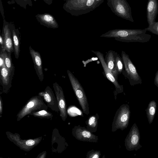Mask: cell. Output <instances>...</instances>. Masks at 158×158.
I'll use <instances>...</instances> for the list:
<instances>
[{"mask_svg":"<svg viewBox=\"0 0 158 158\" xmlns=\"http://www.w3.org/2000/svg\"><path fill=\"white\" fill-rule=\"evenodd\" d=\"M146 32L144 29H117L110 30L100 36L114 38L122 42L144 43L149 42L151 37Z\"/></svg>","mask_w":158,"mask_h":158,"instance_id":"1","label":"cell"},{"mask_svg":"<svg viewBox=\"0 0 158 158\" xmlns=\"http://www.w3.org/2000/svg\"><path fill=\"white\" fill-rule=\"evenodd\" d=\"M99 6L95 0H67L63 8L71 15L78 16L89 13Z\"/></svg>","mask_w":158,"mask_h":158,"instance_id":"2","label":"cell"},{"mask_svg":"<svg viewBox=\"0 0 158 158\" xmlns=\"http://www.w3.org/2000/svg\"><path fill=\"white\" fill-rule=\"evenodd\" d=\"M121 55L124 64V69L122 73L123 74L128 80L131 85L141 84L142 79L129 55L123 51H122Z\"/></svg>","mask_w":158,"mask_h":158,"instance_id":"3","label":"cell"},{"mask_svg":"<svg viewBox=\"0 0 158 158\" xmlns=\"http://www.w3.org/2000/svg\"><path fill=\"white\" fill-rule=\"evenodd\" d=\"M67 74L75 95L84 113L88 115L89 113L88 99L83 87L77 79L69 70Z\"/></svg>","mask_w":158,"mask_h":158,"instance_id":"4","label":"cell"},{"mask_svg":"<svg viewBox=\"0 0 158 158\" xmlns=\"http://www.w3.org/2000/svg\"><path fill=\"white\" fill-rule=\"evenodd\" d=\"M107 6L116 15L132 22L131 9L126 0H107Z\"/></svg>","mask_w":158,"mask_h":158,"instance_id":"5","label":"cell"},{"mask_svg":"<svg viewBox=\"0 0 158 158\" xmlns=\"http://www.w3.org/2000/svg\"><path fill=\"white\" fill-rule=\"evenodd\" d=\"M43 98L39 95L30 98L17 114V121H19L26 115L31 114L33 112L47 110L48 106L44 102Z\"/></svg>","mask_w":158,"mask_h":158,"instance_id":"6","label":"cell"},{"mask_svg":"<svg viewBox=\"0 0 158 158\" xmlns=\"http://www.w3.org/2000/svg\"><path fill=\"white\" fill-rule=\"evenodd\" d=\"M127 109L125 106L123 105L117 110L112 123V131H115L118 129L122 130L126 127L129 118Z\"/></svg>","mask_w":158,"mask_h":158,"instance_id":"7","label":"cell"},{"mask_svg":"<svg viewBox=\"0 0 158 158\" xmlns=\"http://www.w3.org/2000/svg\"><path fill=\"white\" fill-rule=\"evenodd\" d=\"M72 134L76 139L80 141L96 143L98 139V136L79 125L74 127L72 129Z\"/></svg>","mask_w":158,"mask_h":158,"instance_id":"8","label":"cell"},{"mask_svg":"<svg viewBox=\"0 0 158 158\" xmlns=\"http://www.w3.org/2000/svg\"><path fill=\"white\" fill-rule=\"evenodd\" d=\"M99 60L103 69L106 78L114 85L115 91L117 93H122L123 91V85H120L115 79L111 71L108 67L105 60L103 54L99 51L92 50Z\"/></svg>","mask_w":158,"mask_h":158,"instance_id":"9","label":"cell"},{"mask_svg":"<svg viewBox=\"0 0 158 158\" xmlns=\"http://www.w3.org/2000/svg\"><path fill=\"white\" fill-rule=\"evenodd\" d=\"M53 87L60 110V116L63 120L65 121L67 118V114L66 101L63 90L62 87L56 82L53 84Z\"/></svg>","mask_w":158,"mask_h":158,"instance_id":"10","label":"cell"},{"mask_svg":"<svg viewBox=\"0 0 158 158\" xmlns=\"http://www.w3.org/2000/svg\"><path fill=\"white\" fill-rule=\"evenodd\" d=\"M2 35L4 43V49L2 51H6L11 53L14 52V48L10 23L4 19Z\"/></svg>","mask_w":158,"mask_h":158,"instance_id":"11","label":"cell"},{"mask_svg":"<svg viewBox=\"0 0 158 158\" xmlns=\"http://www.w3.org/2000/svg\"><path fill=\"white\" fill-rule=\"evenodd\" d=\"M38 95L41 96L45 100L48 107L53 111L58 112L60 110L58 102L51 88L47 86L44 91L40 92Z\"/></svg>","mask_w":158,"mask_h":158,"instance_id":"12","label":"cell"},{"mask_svg":"<svg viewBox=\"0 0 158 158\" xmlns=\"http://www.w3.org/2000/svg\"><path fill=\"white\" fill-rule=\"evenodd\" d=\"M8 136L13 140L15 143L24 150H30L37 145L40 141L42 138H38L34 139L21 140L18 136L15 134L8 133Z\"/></svg>","mask_w":158,"mask_h":158,"instance_id":"13","label":"cell"},{"mask_svg":"<svg viewBox=\"0 0 158 158\" xmlns=\"http://www.w3.org/2000/svg\"><path fill=\"white\" fill-rule=\"evenodd\" d=\"M29 50L36 74L40 81H42L44 79V75L42 68V61L40 54L33 49L31 46H29Z\"/></svg>","mask_w":158,"mask_h":158,"instance_id":"14","label":"cell"},{"mask_svg":"<svg viewBox=\"0 0 158 158\" xmlns=\"http://www.w3.org/2000/svg\"><path fill=\"white\" fill-rule=\"evenodd\" d=\"M147 20L150 27L156 21L158 13V2L157 0H148L147 5Z\"/></svg>","mask_w":158,"mask_h":158,"instance_id":"15","label":"cell"},{"mask_svg":"<svg viewBox=\"0 0 158 158\" xmlns=\"http://www.w3.org/2000/svg\"><path fill=\"white\" fill-rule=\"evenodd\" d=\"M0 83L3 92L6 93L11 86L13 76L9 72L6 66L0 68Z\"/></svg>","mask_w":158,"mask_h":158,"instance_id":"16","label":"cell"},{"mask_svg":"<svg viewBox=\"0 0 158 158\" xmlns=\"http://www.w3.org/2000/svg\"><path fill=\"white\" fill-rule=\"evenodd\" d=\"M35 17L38 22L42 25L53 29L59 27L58 23L55 18L50 14H38Z\"/></svg>","mask_w":158,"mask_h":158,"instance_id":"17","label":"cell"},{"mask_svg":"<svg viewBox=\"0 0 158 158\" xmlns=\"http://www.w3.org/2000/svg\"><path fill=\"white\" fill-rule=\"evenodd\" d=\"M10 27L13 39L14 53L15 57L18 59L20 52V38L19 36V32L18 29H16L12 24H10Z\"/></svg>","mask_w":158,"mask_h":158,"instance_id":"18","label":"cell"},{"mask_svg":"<svg viewBox=\"0 0 158 158\" xmlns=\"http://www.w3.org/2000/svg\"><path fill=\"white\" fill-rule=\"evenodd\" d=\"M116 52L113 50L108 51L104 58L105 62L113 75L118 81V74L115 68V58Z\"/></svg>","mask_w":158,"mask_h":158,"instance_id":"19","label":"cell"},{"mask_svg":"<svg viewBox=\"0 0 158 158\" xmlns=\"http://www.w3.org/2000/svg\"><path fill=\"white\" fill-rule=\"evenodd\" d=\"M99 116L98 113L89 116L85 122L87 129L93 133L96 131Z\"/></svg>","mask_w":158,"mask_h":158,"instance_id":"20","label":"cell"},{"mask_svg":"<svg viewBox=\"0 0 158 158\" xmlns=\"http://www.w3.org/2000/svg\"><path fill=\"white\" fill-rule=\"evenodd\" d=\"M1 51L3 53L5 66L11 74L14 76L15 74V68L12 63L11 56V53L6 51Z\"/></svg>","mask_w":158,"mask_h":158,"instance_id":"21","label":"cell"},{"mask_svg":"<svg viewBox=\"0 0 158 158\" xmlns=\"http://www.w3.org/2000/svg\"><path fill=\"white\" fill-rule=\"evenodd\" d=\"M115 68L118 75L122 73L124 69V64L122 57L116 52L115 58Z\"/></svg>","mask_w":158,"mask_h":158,"instance_id":"22","label":"cell"},{"mask_svg":"<svg viewBox=\"0 0 158 158\" xmlns=\"http://www.w3.org/2000/svg\"><path fill=\"white\" fill-rule=\"evenodd\" d=\"M31 115H33L34 117H38L40 118L50 119L51 118L53 117L52 113L45 110L33 112Z\"/></svg>","mask_w":158,"mask_h":158,"instance_id":"23","label":"cell"},{"mask_svg":"<svg viewBox=\"0 0 158 158\" xmlns=\"http://www.w3.org/2000/svg\"><path fill=\"white\" fill-rule=\"evenodd\" d=\"M101 155L100 151L92 149L87 152L86 158H99Z\"/></svg>","mask_w":158,"mask_h":158,"instance_id":"24","label":"cell"},{"mask_svg":"<svg viewBox=\"0 0 158 158\" xmlns=\"http://www.w3.org/2000/svg\"><path fill=\"white\" fill-rule=\"evenodd\" d=\"M144 29L158 35V22H156L154 24Z\"/></svg>","mask_w":158,"mask_h":158,"instance_id":"25","label":"cell"},{"mask_svg":"<svg viewBox=\"0 0 158 158\" xmlns=\"http://www.w3.org/2000/svg\"><path fill=\"white\" fill-rule=\"evenodd\" d=\"M17 3L22 7L26 9L27 6L28 5L32 6L31 0H15Z\"/></svg>","mask_w":158,"mask_h":158,"instance_id":"26","label":"cell"},{"mask_svg":"<svg viewBox=\"0 0 158 158\" xmlns=\"http://www.w3.org/2000/svg\"><path fill=\"white\" fill-rule=\"evenodd\" d=\"M138 137L136 135H133L130 137V142L133 145L136 144L138 141Z\"/></svg>","mask_w":158,"mask_h":158,"instance_id":"27","label":"cell"},{"mask_svg":"<svg viewBox=\"0 0 158 158\" xmlns=\"http://www.w3.org/2000/svg\"><path fill=\"white\" fill-rule=\"evenodd\" d=\"M5 66V61L2 52L0 51V68Z\"/></svg>","mask_w":158,"mask_h":158,"instance_id":"28","label":"cell"},{"mask_svg":"<svg viewBox=\"0 0 158 158\" xmlns=\"http://www.w3.org/2000/svg\"><path fill=\"white\" fill-rule=\"evenodd\" d=\"M154 82L155 84L158 87V70L155 74Z\"/></svg>","mask_w":158,"mask_h":158,"instance_id":"29","label":"cell"},{"mask_svg":"<svg viewBox=\"0 0 158 158\" xmlns=\"http://www.w3.org/2000/svg\"><path fill=\"white\" fill-rule=\"evenodd\" d=\"M2 98L1 97L0 99V117H1L2 114Z\"/></svg>","mask_w":158,"mask_h":158,"instance_id":"30","label":"cell"},{"mask_svg":"<svg viewBox=\"0 0 158 158\" xmlns=\"http://www.w3.org/2000/svg\"><path fill=\"white\" fill-rule=\"evenodd\" d=\"M155 110L153 107H151L149 109L150 113L152 115H153L155 113Z\"/></svg>","mask_w":158,"mask_h":158,"instance_id":"31","label":"cell"},{"mask_svg":"<svg viewBox=\"0 0 158 158\" xmlns=\"http://www.w3.org/2000/svg\"><path fill=\"white\" fill-rule=\"evenodd\" d=\"M44 2L48 5H51L52 2L53 0H43Z\"/></svg>","mask_w":158,"mask_h":158,"instance_id":"32","label":"cell"},{"mask_svg":"<svg viewBox=\"0 0 158 158\" xmlns=\"http://www.w3.org/2000/svg\"><path fill=\"white\" fill-rule=\"evenodd\" d=\"M97 4L100 6L104 1V0H95Z\"/></svg>","mask_w":158,"mask_h":158,"instance_id":"33","label":"cell"},{"mask_svg":"<svg viewBox=\"0 0 158 158\" xmlns=\"http://www.w3.org/2000/svg\"><path fill=\"white\" fill-rule=\"evenodd\" d=\"M67 0H66V1Z\"/></svg>","mask_w":158,"mask_h":158,"instance_id":"34","label":"cell"}]
</instances>
